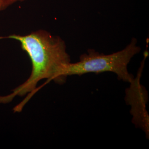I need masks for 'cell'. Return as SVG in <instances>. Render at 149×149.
<instances>
[{
    "instance_id": "6da1fadb",
    "label": "cell",
    "mask_w": 149,
    "mask_h": 149,
    "mask_svg": "<svg viewBox=\"0 0 149 149\" xmlns=\"http://www.w3.org/2000/svg\"><path fill=\"white\" fill-rule=\"evenodd\" d=\"M12 39L21 43L22 49L31 60L32 72L23 84L5 96H0V103L10 102L16 96H23L35 90L39 81L47 79L63 84L67 77L65 71L70 62L64 40L45 30L39 29L24 36L12 34L0 39Z\"/></svg>"
},
{
    "instance_id": "7a4b0ae2",
    "label": "cell",
    "mask_w": 149,
    "mask_h": 149,
    "mask_svg": "<svg viewBox=\"0 0 149 149\" xmlns=\"http://www.w3.org/2000/svg\"><path fill=\"white\" fill-rule=\"evenodd\" d=\"M136 44V39L134 38L122 50L108 55L88 49L87 53L80 56L79 61L69 64L65 71V76L68 77L74 74L112 72L117 74L119 80L132 82L133 77L129 73L127 66L134 56L141 50Z\"/></svg>"
},
{
    "instance_id": "3957f363",
    "label": "cell",
    "mask_w": 149,
    "mask_h": 149,
    "mask_svg": "<svg viewBox=\"0 0 149 149\" xmlns=\"http://www.w3.org/2000/svg\"><path fill=\"white\" fill-rule=\"evenodd\" d=\"M25 1L26 0H0V12L5 11L18 2H22Z\"/></svg>"
}]
</instances>
